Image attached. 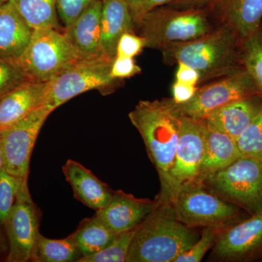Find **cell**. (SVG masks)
Wrapping results in <instances>:
<instances>
[{
  "mask_svg": "<svg viewBox=\"0 0 262 262\" xmlns=\"http://www.w3.org/2000/svg\"><path fill=\"white\" fill-rule=\"evenodd\" d=\"M128 117L144 141L163 188L173 166L183 114L170 98L140 101Z\"/></svg>",
  "mask_w": 262,
  "mask_h": 262,
  "instance_id": "6da1fadb",
  "label": "cell"
},
{
  "mask_svg": "<svg viewBox=\"0 0 262 262\" xmlns=\"http://www.w3.org/2000/svg\"><path fill=\"white\" fill-rule=\"evenodd\" d=\"M242 39L232 29L221 25L203 37L174 43L162 49L165 60L182 62L201 73V82L244 69Z\"/></svg>",
  "mask_w": 262,
  "mask_h": 262,
  "instance_id": "7a4b0ae2",
  "label": "cell"
},
{
  "mask_svg": "<svg viewBox=\"0 0 262 262\" xmlns=\"http://www.w3.org/2000/svg\"><path fill=\"white\" fill-rule=\"evenodd\" d=\"M161 204L136 229L126 262H174L200 236Z\"/></svg>",
  "mask_w": 262,
  "mask_h": 262,
  "instance_id": "3957f363",
  "label": "cell"
},
{
  "mask_svg": "<svg viewBox=\"0 0 262 262\" xmlns=\"http://www.w3.org/2000/svg\"><path fill=\"white\" fill-rule=\"evenodd\" d=\"M136 25L146 48L160 50L198 39L214 29L206 10H179L166 5L150 10Z\"/></svg>",
  "mask_w": 262,
  "mask_h": 262,
  "instance_id": "277c9868",
  "label": "cell"
},
{
  "mask_svg": "<svg viewBox=\"0 0 262 262\" xmlns=\"http://www.w3.org/2000/svg\"><path fill=\"white\" fill-rule=\"evenodd\" d=\"M169 206L175 218L190 228L227 227L244 220V210L207 190L198 179L181 186Z\"/></svg>",
  "mask_w": 262,
  "mask_h": 262,
  "instance_id": "5b68a950",
  "label": "cell"
},
{
  "mask_svg": "<svg viewBox=\"0 0 262 262\" xmlns=\"http://www.w3.org/2000/svg\"><path fill=\"white\" fill-rule=\"evenodd\" d=\"M217 195L250 215L262 212V162L242 156L203 179Z\"/></svg>",
  "mask_w": 262,
  "mask_h": 262,
  "instance_id": "8992f818",
  "label": "cell"
},
{
  "mask_svg": "<svg viewBox=\"0 0 262 262\" xmlns=\"http://www.w3.org/2000/svg\"><path fill=\"white\" fill-rule=\"evenodd\" d=\"M77 59L63 30L38 29L17 62L29 80L48 82Z\"/></svg>",
  "mask_w": 262,
  "mask_h": 262,
  "instance_id": "52a82bcc",
  "label": "cell"
},
{
  "mask_svg": "<svg viewBox=\"0 0 262 262\" xmlns=\"http://www.w3.org/2000/svg\"><path fill=\"white\" fill-rule=\"evenodd\" d=\"M113 62L105 57L78 58L72 62L48 82L43 106L53 112L86 91L111 85L116 81L110 76Z\"/></svg>",
  "mask_w": 262,
  "mask_h": 262,
  "instance_id": "ba28073f",
  "label": "cell"
},
{
  "mask_svg": "<svg viewBox=\"0 0 262 262\" xmlns=\"http://www.w3.org/2000/svg\"><path fill=\"white\" fill-rule=\"evenodd\" d=\"M205 132V120L183 115L173 166L158 198L160 204L169 206L181 186L199 177L204 152Z\"/></svg>",
  "mask_w": 262,
  "mask_h": 262,
  "instance_id": "9c48e42d",
  "label": "cell"
},
{
  "mask_svg": "<svg viewBox=\"0 0 262 262\" xmlns=\"http://www.w3.org/2000/svg\"><path fill=\"white\" fill-rule=\"evenodd\" d=\"M52 113L46 106H39L0 132L3 168L8 173L28 180L33 149L43 124Z\"/></svg>",
  "mask_w": 262,
  "mask_h": 262,
  "instance_id": "30bf717a",
  "label": "cell"
},
{
  "mask_svg": "<svg viewBox=\"0 0 262 262\" xmlns=\"http://www.w3.org/2000/svg\"><path fill=\"white\" fill-rule=\"evenodd\" d=\"M256 96L261 95L252 77L244 68L224 76L201 89L198 88L190 101L178 106L183 115L204 120L216 108L233 101Z\"/></svg>",
  "mask_w": 262,
  "mask_h": 262,
  "instance_id": "8fae6325",
  "label": "cell"
},
{
  "mask_svg": "<svg viewBox=\"0 0 262 262\" xmlns=\"http://www.w3.org/2000/svg\"><path fill=\"white\" fill-rule=\"evenodd\" d=\"M40 213L29 193V186L22 188L17 196L4 227L8 236V262L31 260L39 231Z\"/></svg>",
  "mask_w": 262,
  "mask_h": 262,
  "instance_id": "7c38bea8",
  "label": "cell"
},
{
  "mask_svg": "<svg viewBox=\"0 0 262 262\" xmlns=\"http://www.w3.org/2000/svg\"><path fill=\"white\" fill-rule=\"evenodd\" d=\"M213 248V259L262 261V212L226 227Z\"/></svg>",
  "mask_w": 262,
  "mask_h": 262,
  "instance_id": "4fadbf2b",
  "label": "cell"
},
{
  "mask_svg": "<svg viewBox=\"0 0 262 262\" xmlns=\"http://www.w3.org/2000/svg\"><path fill=\"white\" fill-rule=\"evenodd\" d=\"M160 205L159 199H139L123 191H115L110 203L96 215L118 234L137 228Z\"/></svg>",
  "mask_w": 262,
  "mask_h": 262,
  "instance_id": "5bb4252c",
  "label": "cell"
},
{
  "mask_svg": "<svg viewBox=\"0 0 262 262\" xmlns=\"http://www.w3.org/2000/svg\"><path fill=\"white\" fill-rule=\"evenodd\" d=\"M102 4V0L94 2L69 28L63 29L78 58L104 57L101 45Z\"/></svg>",
  "mask_w": 262,
  "mask_h": 262,
  "instance_id": "9a60e30c",
  "label": "cell"
},
{
  "mask_svg": "<svg viewBox=\"0 0 262 262\" xmlns=\"http://www.w3.org/2000/svg\"><path fill=\"white\" fill-rule=\"evenodd\" d=\"M205 10L241 39L257 30L262 24V0H214Z\"/></svg>",
  "mask_w": 262,
  "mask_h": 262,
  "instance_id": "2e32d148",
  "label": "cell"
},
{
  "mask_svg": "<svg viewBox=\"0 0 262 262\" xmlns=\"http://www.w3.org/2000/svg\"><path fill=\"white\" fill-rule=\"evenodd\" d=\"M62 170L75 198L84 206L98 211L113 199L115 191L78 162L67 160Z\"/></svg>",
  "mask_w": 262,
  "mask_h": 262,
  "instance_id": "e0dca14e",
  "label": "cell"
},
{
  "mask_svg": "<svg viewBox=\"0 0 262 262\" xmlns=\"http://www.w3.org/2000/svg\"><path fill=\"white\" fill-rule=\"evenodd\" d=\"M262 110V96L244 98L211 112L207 124L237 141Z\"/></svg>",
  "mask_w": 262,
  "mask_h": 262,
  "instance_id": "ac0fdd59",
  "label": "cell"
},
{
  "mask_svg": "<svg viewBox=\"0 0 262 262\" xmlns=\"http://www.w3.org/2000/svg\"><path fill=\"white\" fill-rule=\"evenodd\" d=\"M47 83L28 80L0 98V132L44 105Z\"/></svg>",
  "mask_w": 262,
  "mask_h": 262,
  "instance_id": "d6986e66",
  "label": "cell"
},
{
  "mask_svg": "<svg viewBox=\"0 0 262 262\" xmlns=\"http://www.w3.org/2000/svg\"><path fill=\"white\" fill-rule=\"evenodd\" d=\"M33 32L10 0L0 5V58L17 61L28 47Z\"/></svg>",
  "mask_w": 262,
  "mask_h": 262,
  "instance_id": "ffe728a7",
  "label": "cell"
},
{
  "mask_svg": "<svg viewBox=\"0 0 262 262\" xmlns=\"http://www.w3.org/2000/svg\"><path fill=\"white\" fill-rule=\"evenodd\" d=\"M101 45L103 56L114 61L120 37L134 32V18L125 0H102Z\"/></svg>",
  "mask_w": 262,
  "mask_h": 262,
  "instance_id": "44dd1931",
  "label": "cell"
},
{
  "mask_svg": "<svg viewBox=\"0 0 262 262\" xmlns=\"http://www.w3.org/2000/svg\"><path fill=\"white\" fill-rule=\"evenodd\" d=\"M242 156L237 141L206 122L204 152L198 179L213 175Z\"/></svg>",
  "mask_w": 262,
  "mask_h": 262,
  "instance_id": "7402d4cb",
  "label": "cell"
},
{
  "mask_svg": "<svg viewBox=\"0 0 262 262\" xmlns=\"http://www.w3.org/2000/svg\"><path fill=\"white\" fill-rule=\"evenodd\" d=\"M95 214L84 219L72 233L82 256L95 254L106 248L117 235Z\"/></svg>",
  "mask_w": 262,
  "mask_h": 262,
  "instance_id": "603a6c76",
  "label": "cell"
},
{
  "mask_svg": "<svg viewBox=\"0 0 262 262\" xmlns=\"http://www.w3.org/2000/svg\"><path fill=\"white\" fill-rule=\"evenodd\" d=\"M82 256L72 234L65 238L50 239L39 233L34 245L30 261L77 262Z\"/></svg>",
  "mask_w": 262,
  "mask_h": 262,
  "instance_id": "cb8c5ba5",
  "label": "cell"
},
{
  "mask_svg": "<svg viewBox=\"0 0 262 262\" xmlns=\"http://www.w3.org/2000/svg\"><path fill=\"white\" fill-rule=\"evenodd\" d=\"M33 29L63 30L59 25L56 0H10Z\"/></svg>",
  "mask_w": 262,
  "mask_h": 262,
  "instance_id": "d4e9b609",
  "label": "cell"
},
{
  "mask_svg": "<svg viewBox=\"0 0 262 262\" xmlns=\"http://www.w3.org/2000/svg\"><path fill=\"white\" fill-rule=\"evenodd\" d=\"M241 61L262 96V24L257 30L242 39Z\"/></svg>",
  "mask_w": 262,
  "mask_h": 262,
  "instance_id": "484cf974",
  "label": "cell"
},
{
  "mask_svg": "<svg viewBox=\"0 0 262 262\" xmlns=\"http://www.w3.org/2000/svg\"><path fill=\"white\" fill-rule=\"evenodd\" d=\"M136 229L118 233L113 241L101 251L82 256L77 262H125L135 235Z\"/></svg>",
  "mask_w": 262,
  "mask_h": 262,
  "instance_id": "4316f807",
  "label": "cell"
},
{
  "mask_svg": "<svg viewBox=\"0 0 262 262\" xmlns=\"http://www.w3.org/2000/svg\"><path fill=\"white\" fill-rule=\"evenodd\" d=\"M28 180L8 173L4 168L0 171V225H4L16 201L19 192Z\"/></svg>",
  "mask_w": 262,
  "mask_h": 262,
  "instance_id": "83f0119b",
  "label": "cell"
},
{
  "mask_svg": "<svg viewBox=\"0 0 262 262\" xmlns=\"http://www.w3.org/2000/svg\"><path fill=\"white\" fill-rule=\"evenodd\" d=\"M243 156L262 162V110L237 139Z\"/></svg>",
  "mask_w": 262,
  "mask_h": 262,
  "instance_id": "f1b7e54d",
  "label": "cell"
},
{
  "mask_svg": "<svg viewBox=\"0 0 262 262\" xmlns=\"http://www.w3.org/2000/svg\"><path fill=\"white\" fill-rule=\"evenodd\" d=\"M226 227H205L201 237L185 252L176 258L174 262H200L210 248L214 246L219 236Z\"/></svg>",
  "mask_w": 262,
  "mask_h": 262,
  "instance_id": "f546056e",
  "label": "cell"
},
{
  "mask_svg": "<svg viewBox=\"0 0 262 262\" xmlns=\"http://www.w3.org/2000/svg\"><path fill=\"white\" fill-rule=\"evenodd\" d=\"M28 80L17 61L0 58V98Z\"/></svg>",
  "mask_w": 262,
  "mask_h": 262,
  "instance_id": "4dcf8cb0",
  "label": "cell"
},
{
  "mask_svg": "<svg viewBox=\"0 0 262 262\" xmlns=\"http://www.w3.org/2000/svg\"><path fill=\"white\" fill-rule=\"evenodd\" d=\"M95 1L96 0H56L57 13L63 29L69 28Z\"/></svg>",
  "mask_w": 262,
  "mask_h": 262,
  "instance_id": "1f68e13d",
  "label": "cell"
},
{
  "mask_svg": "<svg viewBox=\"0 0 262 262\" xmlns=\"http://www.w3.org/2000/svg\"><path fill=\"white\" fill-rule=\"evenodd\" d=\"M144 48H146V41L144 38L134 32H125L117 43L116 56L134 58L140 54Z\"/></svg>",
  "mask_w": 262,
  "mask_h": 262,
  "instance_id": "d6a6232c",
  "label": "cell"
},
{
  "mask_svg": "<svg viewBox=\"0 0 262 262\" xmlns=\"http://www.w3.org/2000/svg\"><path fill=\"white\" fill-rule=\"evenodd\" d=\"M141 68L136 64L134 58L116 56L113 62L110 76L114 80L130 78L141 72Z\"/></svg>",
  "mask_w": 262,
  "mask_h": 262,
  "instance_id": "836d02e7",
  "label": "cell"
},
{
  "mask_svg": "<svg viewBox=\"0 0 262 262\" xmlns=\"http://www.w3.org/2000/svg\"><path fill=\"white\" fill-rule=\"evenodd\" d=\"M198 90V88L195 85L182 83L175 81L172 86V99L179 105L187 103L194 97Z\"/></svg>",
  "mask_w": 262,
  "mask_h": 262,
  "instance_id": "e575fe53",
  "label": "cell"
},
{
  "mask_svg": "<svg viewBox=\"0 0 262 262\" xmlns=\"http://www.w3.org/2000/svg\"><path fill=\"white\" fill-rule=\"evenodd\" d=\"M201 73L182 62H178V68L176 72V81L182 83L195 85L201 82Z\"/></svg>",
  "mask_w": 262,
  "mask_h": 262,
  "instance_id": "d590c367",
  "label": "cell"
},
{
  "mask_svg": "<svg viewBox=\"0 0 262 262\" xmlns=\"http://www.w3.org/2000/svg\"><path fill=\"white\" fill-rule=\"evenodd\" d=\"M214 0H173L166 6L179 10H202Z\"/></svg>",
  "mask_w": 262,
  "mask_h": 262,
  "instance_id": "8d00e7d4",
  "label": "cell"
},
{
  "mask_svg": "<svg viewBox=\"0 0 262 262\" xmlns=\"http://www.w3.org/2000/svg\"><path fill=\"white\" fill-rule=\"evenodd\" d=\"M173 0H142L139 9L134 15V24H136L140 20L143 15L149 12L150 10L158 8V7L164 6L168 5L169 3L173 2Z\"/></svg>",
  "mask_w": 262,
  "mask_h": 262,
  "instance_id": "74e56055",
  "label": "cell"
},
{
  "mask_svg": "<svg viewBox=\"0 0 262 262\" xmlns=\"http://www.w3.org/2000/svg\"><path fill=\"white\" fill-rule=\"evenodd\" d=\"M130 8L131 13H132L133 18L136 15V12L139 9V5H140L142 0H125Z\"/></svg>",
  "mask_w": 262,
  "mask_h": 262,
  "instance_id": "f35d334b",
  "label": "cell"
},
{
  "mask_svg": "<svg viewBox=\"0 0 262 262\" xmlns=\"http://www.w3.org/2000/svg\"><path fill=\"white\" fill-rule=\"evenodd\" d=\"M3 167H4V163H3V151H2L1 145V137H0V171H1Z\"/></svg>",
  "mask_w": 262,
  "mask_h": 262,
  "instance_id": "ab89813d",
  "label": "cell"
},
{
  "mask_svg": "<svg viewBox=\"0 0 262 262\" xmlns=\"http://www.w3.org/2000/svg\"><path fill=\"white\" fill-rule=\"evenodd\" d=\"M10 0H0V5L5 4V3H8Z\"/></svg>",
  "mask_w": 262,
  "mask_h": 262,
  "instance_id": "60d3db41",
  "label": "cell"
}]
</instances>
